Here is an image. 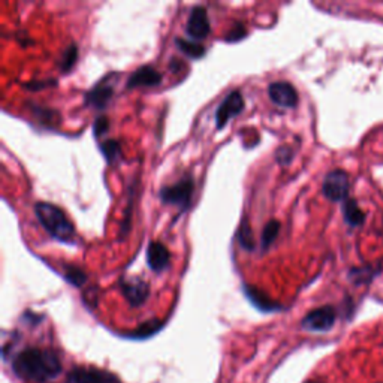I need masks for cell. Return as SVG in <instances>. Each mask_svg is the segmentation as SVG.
<instances>
[{
  "instance_id": "1",
  "label": "cell",
  "mask_w": 383,
  "mask_h": 383,
  "mask_svg": "<svg viewBox=\"0 0 383 383\" xmlns=\"http://www.w3.org/2000/svg\"><path fill=\"white\" fill-rule=\"evenodd\" d=\"M12 368L20 379L45 382L60 375L62 362L51 350L28 348L15 357Z\"/></svg>"
},
{
  "instance_id": "2",
  "label": "cell",
  "mask_w": 383,
  "mask_h": 383,
  "mask_svg": "<svg viewBox=\"0 0 383 383\" xmlns=\"http://www.w3.org/2000/svg\"><path fill=\"white\" fill-rule=\"evenodd\" d=\"M35 214L45 231L53 238L68 244L75 241V228L63 213V210L50 203H36Z\"/></svg>"
},
{
  "instance_id": "3",
  "label": "cell",
  "mask_w": 383,
  "mask_h": 383,
  "mask_svg": "<svg viewBox=\"0 0 383 383\" xmlns=\"http://www.w3.org/2000/svg\"><path fill=\"white\" fill-rule=\"evenodd\" d=\"M194 180L185 178L177 181L176 185L162 187L159 196L164 204L177 205L181 210H186L190 205L192 195H194Z\"/></svg>"
},
{
  "instance_id": "4",
  "label": "cell",
  "mask_w": 383,
  "mask_h": 383,
  "mask_svg": "<svg viewBox=\"0 0 383 383\" xmlns=\"http://www.w3.org/2000/svg\"><path fill=\"white\" fill-rule=\"evenodd\" d=\"M349 177L341 169H334L325 176L322 192L327 199L332 201V203H344L349 195Z\"/></svg>"
},
{
  "instance_id": "5",
  "label": "cell",
  "mask_w": 383,
  "mask_h": 383,
  "mask_svg": "<svg viewBox=\"0 0 383 383\" xmlns=\"http://www.w3.org/2000/svg\"><path fill=\"white\" fill-rule=\"evenodd\" d=\"M335 319H337V313L332 305H323L305 314L301 321V327L310 332H327L334 327Z\"/></svg>"
},
{
  "instance_id": "6",
  "label": "cell",
  "mask_w": 383,
  "mask_h": 383,
  "mask_svg": "<svg viewBox=\"0 0 383 383\" xmlns=\"http://www.w3.org/2000/svg\"><path fill=\"white\" fill-rule=\"evenodd\" d=\"M117 80L119 74L116 72L103 76V78L98 84H94V87L85 94V105L94 108H103L112 98Z\"/></svg>"
},
{
  "instance_id": "7",
  "label": "cell",
  "mask_w": 383,
  "mask_h": 383,
  "mask_svg": "<svg viewBox=\"0 0 383 383\" xmlns=\"http://www.w3.org/2000/svg\"><path fill=\"white\" fill-rule=\"evenodd\" d=\"M120 289L132 307H139V305L147 301L150 295L148 283L138 275L123 277L120 280Z\"/></svg>"
},
{
  "instance_id": "8",
  "label": "cell",
  "mask_w": 383,
  "mask_h": 383,
  "mask_svg": "<svg viewBox=\"0 0 383 383\" xmlns=\"http://www.w3.org/2000/svg\"><path fill=\"white\" fill-rule=\"evenodd\" d=\"M244 110V98L241 92L234 90L229 93L216 111V126L217 129H223L226 124L235 116Z\"/></svg>"
},
{
  "instance_id": "9",
  "label": "cell",
  "mask_w": 383,
  "mask_h": 383,
  "mask_svg": "<svg viewBox=\"0 0 383 383\" xmlns=\"http://www.w3.org/2000/svg\"><path fill=\"white\" fill-rule=\"evenodd\" d=\"M210 20H208V14L207 9L203 6H194L189 14L187 18V24H186V33L190 36L192 40H205V37L210 35Z\"/></svg>"
},
{
  "instance_id": "10",
  "label": "cell",
  "mask_w": 383,
  "mask_h": 383,
  "mask_svg": "<svg viewBox=\"0 0 383 383\" xmlns=\"http://www.w3.org/2000/svg\"><path fill=\"white\" fill-rule=\"evenodd\" d=\"M66 383H120V380L110 371L93 367H76L68 375Z\"/></svg>"
},
{
  "instance_id": "11",
  "label": "cell",
  "mask_w": 383,
  "mask_h": 383,
  "mask_svg": "<svg viewBox=\"0 0 383 383\" xmlns=\"http://www.w3.org/2000/svg\"><path fill=\"white\" fill-rule=\"evenodd\" d=\"M268 96L270 99L282 108H295L298 105V93L291 83L274 81L268 85Z\"/></svg>"
},
{
  "instance_id": "12",
  "label": "cell",
  "mask_w": 383,
  "mask_h": 383,
  "mask_svg": "<svg viewBox=\"0 0 383 383\" xmlns=\"http://www.w3.org/2000/svg\"><path fill=\"white\" fill-rule=\"evenodd\" d=\"M169 262L171 253L168 248L159 241H151L147 247V264L150 270L155 273H164L168 270Z\"/></svg>"
},
{
  "instance_id": "13",
  "label": "cell",
  "mask_w": 383,
  "mask_h": 383,
  "mask_svg": "<svg viewBox=\"0 0 383 383\" xmlns=\"http://www.w3.org/2000/svg\"><path fill=\"white\" fill-rule=\"evenodd\" d=\"M162 83V74L156 71L151 66H141L135 72H133L126 83L128 89L135 87H153V85H159Z\"/></svg>"
},
{
  "instance_id": "14",
  "label": "cell",
  "mask_w": 383,
  "mask_h": 383,
  "mask_svg": "<svg viewBox=\"0 0 383 383\" xmlns=\"http://www.w3.org/2000/svg\"><path fill=\"white\" fill-rule=\"evenodd\" d=\"M244 293L247 295V298L250 300V303L255 305V307H257L262 312H273L275 309H279V305L268 298L264 292L256 289V287H253V286L244 284Z\"/></svg>"
},
{
  "instance_id": "15",
  "label": "cell",
  "mask_w": 383,
  "mask_h": 383,
  "mask_svg": "<svg viewBox=\"0 0 383 383\" xmlns=\"http://www.w3.org/2000/svg\"><path fill=\"white\" fill-rule=\"evenodd\" d=\"M343 216H344V220H346V223L352 228L361 226L364 223V220H366V214H364V212L359 208L355 199L344 201Z\"/></svg>"
},
{
  "instance_id": "16",
  "label": "cell",
  "mask_w": 383,
  "mask_h": 383,
  "mask_svg": "<svg viewBox=\"0 0 383 383\" xmlns=\"http://www.w3.org/2000/svg\"><path fill=\"white\" fill-rule=\"evenodd\" d=\"M176 45L178 46L180 51H183L186 56H189L190 59H201L205 54V46L192 42L189 40H183V37H178L176 40Z\"/></svg>"
},
{
  "instance_id": "17",
  "label": "cell",
  "mask_w": 383,
  "mask_h": 383,
  "mask_svg": "<svg viewBox=\"0 0 383 383\" xmlns=\"http://www.w3.org/2000/svg\"><path fill=\"white\" fill-rule=\"evenodd\" d=\"M237 239H238V244L243 248H246V250H253L255 248L253 232H252L250 226H248V223H247V219H243L241 225H239L238 232H237Z\"/></svg>"
},
{
  "instance_id": "18",
  "label": "cell",
  "mask_w": 383,
  "mask_h": 383,
  "mask_svg": "<svg viewBox=\"0 0 383 383\" xmlns=\"http://www.w3.org/2000/svg\"><path fill=\"white\" fill-rule=\"evenodd\" d=\"M101 151L102 155L105 156V159H107L108 164H116V162L120 159L121 156V148H120V144L119 141L116 139H108L101 144Z\"/></svg>"
},
{
  "instance_id": "19",
  "label": "cell",
  "mask_w": 383,
  "mask_h": 383,
  "mask_svg": "<svg viewBox=\"0 0 383 383\" xmlns=\"http://www.w3.org/2000/svg\"><path fill=\"white\" fill-rule=\"evenodd\" d=\"M279 232H280L279 220H270V222L265 225L264 231H262V237H261V244H262L264 250H266V248L274 243V239L277 238V235H279Z\"/></svg>"
},
{
  "instance_id": "20",
  "label": "cell",
  "mask_w": 383,
  "mask_h": 383,
  "mask_svg": "<svg viewBox=\"0 0 383 383\" xmlns=\"http://www.w3.org/2000/svg\"><path fill=\"white\" fill-rule=\"evenodd\" d=\"M63 277H65V280H66V282L71 283V284H74L75 287H80V286H83L85 282H87V277H85V273L81 270V268L74 266V265L65 266Z\"/></svg>"
},
{
  "instance_id": "21",
  "label": "cell",
  "mask_w": 383,
  "mask_h": 383,
  "mask_svg": "<svg viewBox=\"0 0 383 383\" xmlns=\"http://www.w3.org/2000/svg\"><path fill=\"white\" fill-rule=\"evenodd\" d=\"M160 328H162V322L153 319V321H148L144 325H141V327L137 328L133 332H130L129 337H132V339H147V337H150V335L158 332Z\"/></svg>"
},
{
  "instance_id": "22",
  "label": "cell",
  "mask_w": 383,
  "mask_h": 383,
  "mask_svg": "<svg viewBox=\"0 0 383 383\" xmlns=\"http://www.w3.org/2000/svg\"><path fill=\"white\" fill-rule=\"evenodd\" d=\"M76 59H78V48H76L75 44H72V45H69L68 48H66L63 56H62V60H60L62 71L68 72L69 69H72Z\"/></svg>"
},
{
  "instance_id": "23",
  "label": "cell",
  "mask_w": 383,
  "mask_h": 383,
  "mask_svg": "<svg viewBox=\"0 0 383 383\" xmlns=\"http://www.w3.org/2000/svg\"><path fill=\"white\" fill-rule=\"evenodd\" d=\"M293 156H295V151L291 146H280L275 150V155H274L275 160L279 162L280 165H289Z\"/></svg>"
},
{
  "instance_id": "24",
  "label": "cell",
  "mask_w": 383,
  "mask_h": 383,
  "mask_svg": "<svg viewBox=\"0 0 383 383\" xmlns=\"http://www.w3.org/2000/svg\"><path fill=\"white\" fill-rule=\"evenodd\" d=\"M246 27L241 24V23H235L234 27L229 31L225 36V41L228 42H237L239 40H243V37L246 36Z\"/></svg>"
},
{
  "instance_id": "25",
  "label": "cell",
  "mask_w": 383,
  "mask_h": 383,
  "mask_svg": "<svg viewBox=\"0 0 383 383\" xmlns=\"http://www.w3.org/2000/svg\"><path fill=\"white\" fill-rule=\"evenodd\" d=\"M108 128H110V121H108V119H107V117H103V116L98 117V119L94 120V124H93L94 137H96V138H99L101 135H103V133L108 130Z\"/></svg>"
},
{
  "instance_id": "26",
  "label": "cell",
  "mask_w": 383,
  "mask_h": 383,
  "mask_svg": "<svg viewBox=\"0 0 383 383\" xmlns=\"http://www.w3.org/2000/svg\"><path fill=\"white\" fill-rule=\"evenodd\" d=\"M50 83H56L54 81H37V83H27L26 84V89L28 90H41L44 87H48V85H54V84H50Z\"/></svg>"
},
{
  "instance_id": "27",
  "label": "cell",
  "mask_w": 383,
  "mask_h": 383,
  "mask_svg": "<svg viewBox=\"0 0 383 383\" xmlns=\"http://www.w3.org/2000/svg\"><path fill=\"white\" fill-rule=\"evenodd\" d=\"M305 383H323L322 380H309V382H305Z\"/></svg>"
}]
</instances>
